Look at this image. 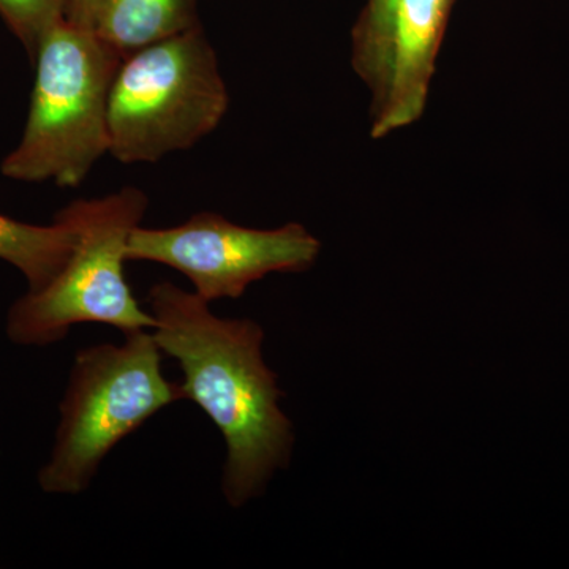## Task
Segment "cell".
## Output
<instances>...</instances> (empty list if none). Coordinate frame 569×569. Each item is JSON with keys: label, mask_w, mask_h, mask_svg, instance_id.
Returning <instances> with one entry per match:
<instances>
[{"label": "cell", "mask_w": 569, "mask_h": 569, "mask_svg": "<svg viewBox=\"0 0 569 569\" xmlns=\"http://www.w3.org/2000/svg\"><path fill=\"white\" fill-rule=\"evenodd\" d=\"M153 339L182 370L183 400H192L222 433V492L241 508L261 496L293 452V425L280 408L277 376L264 362L257 321L217 317L211 305L171 282L148 296Z\"/></svg>", "instance_id": "6da1fadb"}, {"label": "cell", "mask_w": 569, "mask_h": 569, "mask_svg": "<svg viewBox=\"0 0 569 569\" xmlns=\"http://www.w3.org/2000/svg\"><path fill=\"white\" fill-rule=\"evenodd\" d=\"M31 110L0 173L78 187L110 152L108 104L122 58L91 29L63 20L37 48Z\"/></svg>", "instance_id": "7a4b0ae2"}, {"label": "cell", "mask_w": 569, "mask_h": 569, "mask_svg": "<svg viewBox=\"0 0 569 569\" xmlns=\"http://www.w3.org/2000/svg\"><path fill=\"white\" fill-rule=\"evenodd\" d=\"M123 336L121 346L100 343L74 356L54 447L39 473L43 492H84L123 438L183 400L179 383L163 376V353L152 331Z\"/></svg>", "instance_id": "3957f363"}, {"label": "cell", "mask_w": 569, "mask_h": 569, "mask_svg": "<svg viewBox=\"0 0 569 569\" xmlns=\"http://www.w3.org/2000/svg\"><path fill=\"white\" fill-rule=\"evenodd\" d=\"M149 200L137 187L78 200L61 209L73 223L77 242L61 272L39 291L18 299L7 317V336L26 347H44L66 339L71 326L100 323L123 335L152 331L146 312L127 283V244L140 227Z\"/></svg>", "instance_id": "277c9868"}, {"label": "cell", "mask_w": 569, "mask_h": 569, "mask_svg": "<svg viewBox=\"0 0 569 569\" xmlns=\"http://www.w3.org/2000/svg\"><path fill=\"white\" fill-rule=\"evenodd\" d=\"M230 107L216 51L200 26L122 59L112 81L110 153L152 163L212 133Z\"/></svg>", "instance_id": "5b68a950"}, {"label": "cell", "mask_w": 569, "mask_h": 569, "mask_svg": "<svg viewBox=\"0 0 569 569\" xmlns=\"http://www.w3.org/2000/svg\"><path fill=\"white\" fill-rule=\"evenodd\" d=\"M321 242L301 223L257 230L219 213H194L171 228L137 227L127 261L170 266L193 284V293L212 305L238 299L253 282L274 272H302L316 264Z\"/></svg>", "instance_id": "8992f818"}, {"label": "cell", "mask_w": 569, "mask_h": 569, "mask_svg": "<svg viewBox=\"0 0 569 569\" xmlns=\"http://www.w3.org/2000/svg\"><path fill=\"white\" fill-rule=\"evenodd\" d=\"M451 2L397 0L387 82L373 102V138L411 126L425 112Z\"/></svg>", "instance_id": "52a82bcc"}, {"label": "cell", "mask_w": 569, "mask_h": 569, "mask_svg": "<svg viewBox=\"0 0 569 569\" xmlns=\"http://www.w3.org/2000/svg\"><path fill=\"white\" fill-rule=\"evenodd\" d=\"M197 26V0H100L92 31L123 59Z\"/></svg>", "instance_id": "ba28073f"}, {"label": "cell", "mask_w": 569, "mask_h": 569, "mask_svg": "<svg viewBox=\"0 0 569 569\" xmlns=\"http://www.w3.org/2000/svg\"><path fill=\"white\" fill-rule=\"evenodd\" d=\"M77 242V230L63 213L51 224L20 222L0 213V260L14 266L39 291L61 272Z\"/></svg>", "instance_id": "9c48e42d"}, {"label": "cell", "mask_w": 569, "mask_h": 569, "mask_svg": "<svg viewBox=\"0 0 569 569\" xmlns=\"http://www.w3.org/2000/svg\"><path fill=\"white\" fill-rule=\"evenodd\" d=\"M396 3L397 0H369L353 32V69L372 89L373 102L387 82Z\"/></svg>", "instance_id": "30bf717a"}, {"label": "cell", "mask_w": 569, "mask_h": 569, "mask_svg": "<svg viewBox=\"0 0 569 569\" xmlns=\"http://www.w3.org/2000/svg\"><path fill=\"white\" fill-rule=\"evenodd\" d=\"M69 0H0V17L33 59L43 37L66 20Z\"/></svg>", "instance_id": "8fae6325"}, {"label": "cell", "mask_w": 569, "mask_h": 569, "mask_svg": "<svg viewBox=\"0 0 569 569\" xmlns=\"http://www.w3.org/2000/svg\"><path fill=\"white\" fill-rule=\"evenodd\" d=\"M100 0H69L66 20L80 28L91 29Z\"/></svg>", "instance_id": "7c38bea8"}]
</instances>
